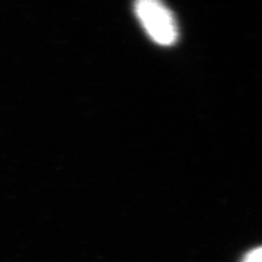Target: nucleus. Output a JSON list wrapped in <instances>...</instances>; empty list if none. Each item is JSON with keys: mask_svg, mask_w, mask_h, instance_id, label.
Returning a JSON list of instances; mask_svg holds the SVG:
<instances>
[{"mask_svg": "<svg viewBox=\"0 0 262 262\" xmlns=\"http://www.w3.org/2000/svg\"><path fill=\"white\" fill-rule=\"evenodd\" d=\"M135 12L150 38L157 44L168 47L178 39V27L172 12L157 0H141L135 4Z\"/></svg>", "mask_w": 262, "mask_h": 262, "instance_id": "nucleus-1", "label": "nucleus"}, {"mask_svg": "<svg viewBox=\"0 0 262 262\" xmlns=\"http://www.w3.org/2000/svg\"><path fill=\"white\" fill-rule=\"evenodd\" d=\"M243 262H262V247L254 249V250L247 254Z\"/></svg>", "mask_w": 262, "mask_h": 262, "instance_id": "nucleus-2", "label": "nucleus"}]
</instances>
